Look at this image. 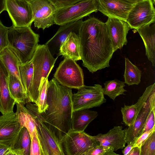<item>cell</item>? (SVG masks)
<instances>
[{"instance_id":"cell-1","label":"cell","mask_w":155,"mask_h":155,"mask_svg":"<svg viewBox=\"0 0 155 155\" xmlns=\"http://www.w3.org/2000/svg\"><path fill=\"white\" fill-rule=\"evenodd\" d=\"M79 38L84 66L92 73L110 66L114 52L105 23L94 17L83 21Z\"/></svg>"},{"instance_id":"cell-2","label":"cell","mask_w":155,"mask_h":155,"mask_svg":"<svg viewBox=\"0 0 155 155\" xmlns=\"http://www.w3.org/2000/svg\"><path fill=\"white\" fill-rule=\"evenodd\" d=\"M72 94L71 89L62 85L54 78L48 82V107L41 114L61 141L71 130Z\"/></svg>"},{"instance_id":"cell-3","label":"cell","mask_w":155,"mask_h":155,"mask_svg":"<svg viewBox=\"0 0 155 155\" xmlns=\"http://www.w3.org/2000/svg\"><path fill=\"white\" fill-rule=\"evenodd\" d=\"M39 35L31 26L8 28V47L16 55L21 64L30 61L38 45Z\"/></svg>"},{"instance_id":"cell-4","label":"cell","mask_w":155,"mask_h":155,"mask_svg":"<svg viewBox=\"0 0 155 155\" xmlns=\"http://www.w3.org/2000/svg\"><path fill=\"white\" fill-rule=\"evenodd\" d=\"M55 58L45 45H38L32 60L33 65L32 81L27 96L30 102L35 104L41 84L48 76L54 66Z\"/></svg>"},{"instance_id":"cell-5","label":"cell","mask_w":155,"mask_h":155,"mask_svg":"<svg viewBox=\"0 0 155 155\" xmlns=\"http://www.w3.org/2000/svg\"><path fill=\"white\" fill-rule=\"evenodd\" d=\"M25 107L35 121L42 155H64L61 140L46 124L36 104L29 102Z\"/></svg>"},{"instance_id":"cell-6","label":"cell","mask_w":155,"mask_h":155,"mask_svg":"<svg viewBox=\"0 0 155 155\" xmlns=\"http://www.w3.org/2000/svg\"><path fill=\"white\" fill-rule=\"evenodd\" d=\"M137 103V112L133 124L127 128L125 140L127 144L133 145L141 132L151 110L155 108V87H147Z\"/></svg>"},{"instance_id":"cell-7","label":"cell","mask_w":155,"mask_h":155,"mask_svg":"<svg viewBox=\"0 0 155 155\" xmlns=\"http://www.w3.org/2000/svg\"><path fill=\"white\" fill-rule=\"evenodd\" d=\"M98 11L97 0H82L56 10L54 24L59 25L73 22Z\"/></svg>"},{"instance_id":"cell-8","label":"cell","mask_w":155,"mask_h":155,"mask_svg":"<svg viewBox=\"0 0 155 155\" xmlns=\"http://www.w3.org/2000/svg\"><path fill=\"white\" fill-rule=\"evenodd\" d=\"M54 78L61 84L70 89H78L85 85L82 68L76 61L64 58L57 68Z\"/></svg>"},{"instance_id":"cell-9","label":"cell","mask_w":155,"mask_h":155,"mask_svg":"<svg viewBox=\"0 0 155 155\" xmlns=\"http://www.w3.org/2000/svg\"><path fill=\"white\" fill-rule=\"evenodd\" d=\"M64 155H86L99 143L84 131L71 130L61 140Z\"/></svg>"},{"instance_id":"cell-10","label":"cell","mask_w":155,"mask_h":155,"mask_svg":"<svg viewBox=\"0 0 155 155\" xmlns=\"http://www.w3.org/2000/svg\"><path fill=\"white\" fill-rule=\"evenodd\" d=\"M72 101L73 111L99 107L106 101L102 86L99 84L84 85L73 94Z\"/></svg>"},{"instance_id":"cell-11","label":"cell","mask_w":155,"mask_h":155,"mask_svg":"<svg viewBox=\"0 0 155 155\" xmlns=\"http://www.w3.org/2000/svg\"><path fill=\"white\" fill-rule=\"evenodd\" d=\"M154 4L153 0H144L135 4L126 21L131 29L136 30L144 25L155 22Z\"/></svg>"},{"instance_id":"cell-12","label":"cell","mask_w":155,"mask_h":155,"mask_svg":"<svg viewBox=\"0 0 155 155\" xmlns=\"http://www.w3.org/2000/svg\"><path fill=\"white\" fill-rule=\"evenodd\" d=\"M27 0H6V11L14 26H31L33 22L31 5Z\"/></svg>"},{"instance_id":"cell-13","label":"cell","mask_w":155,"mask_h":155,"mask_svg":"<svg viewBox=\"0 0 155 155\" xmlns=\"http://www.w3.org/2000/svg\"><path fill=\"white\" fill-rule=\"evenodd\" d=\"M35 27L44 30L54 24L56 9L48 0H30Z\"/></svg>"},{"instance_id":"cell-14","label":"cell","mask_w":155,"mask_h":155,"mask_svg":"<svg viewBox=\"0 0 155 155\" xmlns=\"http://www.w3.org/2000/svg\"><path fill=\"white\" fill-rule=\"evenodd\" d=\"M98 10L108 18L126 21L130 10L138 2L134 0H97Z\"/></svg>"},{"instance_id":"cell-15","label":"cell","mask_w":155,"mask_h":155,"mask_svg":"<svg viewBox=\"0 0 155 155\" xmlns=\"http://www.w3.org/2000/svg\"><path fill=\"white\" fill-rule=\"evenodd\" d=\"M22 127L16 112L0 116V143L12 148Z\"/></svg>"},{"instance_id":"cell-16","label":"cell","mask_w":155,"mask_h":155,"mask_svg":"<svg viewBox=\"0 0 155 155\" xmlns=\"http://www.w3.org/2000/svg\"><path fill=\"white\" fill-rule=\"evenodd\" d=\"M114 52L126 45L127 36L130 29L128 24L122 20L108 18L105 22Z\"/></svg>"},{"instance_id":"cell-17","label":"cell","mask_w":155,"mask_h":155,"mask_svg":"<svg viewBox=\"0 0 155 155\" xmlns=\"http://www.w3.org/2000/svg\"><path fill=\"white\" fill-rule=\"evenodd\" d=\"M82 20L61 25L54 35L45 44L53 56L59 55L60 48L70 34L74 32L79 35L82 23Z\"/></svg>"},{"instance_id":"cell-18","label":"cell","mask_w":155,"mask_h":155,"mask_svg":"<svg viewBox=\"0 0 155 155\" xmlns=\"http://www.w3.org/2000/svg\"><path fill=\"white\" fill-rule=\"evenodd\" d=\"M126 129L123 130L121 126H115L106 134L99 133L91 137L100 144L110 147L114 151H116L125 147Z\"/></svg>"},{"instance_id":"cell-19","label":"cell","mask_w":155,"mask_h":155,"mask_svg":"<svg viewBox=\"0 0 155 155\" xmlns=\"http://www.w3.org/2000/svg\"><path fill=\"white\" fill-rule=\"evenodd\" d=\"M9 73L0 59V112L6 114L13 112L16 101L10 94L8 87Z\"/></svg>"},{"instance_id":"cell-20","label":"cell","mask_w":155,"mask_h":155,"mask_svg":"<svg viewBox=\"0 0 155 155\" xmlns=\"http://www.w3.org/2000/svg\"><path fill=\"white\" fill-rule=\"evenodd\" d=\"M152 24V23H151ZM144 25L137 29L142 38L146 49V55L152 63L155 65V24Z\"/></svg>"},{"instance_id":"cell-21","label":"cell","mask_w":155,"mask_h":155,"mask_svg":"<svg viewBox=\"0 0 155 155\" xmlns=\"http://www.w3.org/2000/svg\"><path fill=\"white\" fill-rule=\"evenodd\" d=\"M59 55L75 61L81 60L79 35L71 32L61 45Z\"/></svg>"},{"instance_id":"cell-22","label":"cell","mask_w":155,"mask_h":155,"mask_svg":"<svg viewBox=\"0 0 155 155\" xmlns=\"http://www.w3.org/2000/svg\"><path fill=\"white\" fill-rule=\"evenodd\" d=\"M96 111L89 109L73 111L71 121V130L76 132L84 131L88 124L98 116Z\"/></svg>"},{"instance_id":"cell-23","label":"cell","mask_w":155,"mask_h":155,"mask_svg":"<svg viewBox=\"0 0 155 155\" xmlns=\"http://www.w3.org/2000/svg\"><path fill=\"white\" fill-rule=\"evenodd\" d=\"M8 83L11 95L16 102L24 105L30 102L20 81L17 77L9 74Z\"/></svg>"},{"instance_id":"cell-24","label":"cell","mask_w":155,"mask_h":155,"mask_svg":"<svg viewBox=\"0 0 155 155\" xmlns=\"http://www.w3.org/2000/svg\"><path fill=\"white\" fill-rule=\"evenodd\" d=\"M0 59L9 74L16 76L20 81L18 65L21 63L16 55L8 46L0 52Z\"/></svg>"},{"instance_id":"cell-25","label":"cell","mask_w":155,"mask_h":155,"mask_svg":"<svg viewBox=\"0 0 155 155\" xmlns=\"http://www.w3.org/2000/svg\"><path fill=\"white\" fill-rule=\"evenodd\" d=\"M31 141V137L28 130L23 127L12 147L14 155H29Z\"/></svg>"},{"instance_id":"cell-26","label":"cell","mask_w":155,"mask_h":155,"mask_svg":"<svg viewBox=\"0 0 155 155\" xmlns=\"http://www.w3.org/2000/svg\"><path fill=\"white\" fill-rule=\"evenodd\" d=\"M15 104L16 106V113L18 121L22 127L27 129L31 137L36 130L35 121L24 105L18 102Z\"/></svg>"},{"instance_id":"cell-27","label":"cell","mask_w":155,"mask_h":155,"mask_svg":"<svg viewBox=\"0 0 155 155\" xmlns=\"http://www.w3.org/2000/svg\"><path fill=\"white\" fill-rule=\"evenodd\" d=\"M124 82L115 79L106 81L104 84V87H102L104 95H106L114 101L116 98L120 95L125 94L127 91L124 87Z\"/></svg>"},{"instance_id":"cell-28","label":"cell","mask_w":155,"mask_h":155,"mask_svg":"<svg viewBox=\"0 0 155 155\" xmlns=\"http://www.w3.org/2000/svg\"><path fill=\"white\" fill-rule=\"evenodd\" d=\"M18 68L20 81L27 95L33 75V65L32 59L25 64L20 63L18 65Z\"/></svg>"},{"instance_id":"cell-29","label":"cell","mask_w":155,"mask_h":155,"mask_svg":"<svg viewBox=\"0 0 155 155\" xmlns=\"http://www.w3.org/2000/svg\"><path fill=\"white\" fill-rule=\"evenodd\" d=\"M141 71L132 64L127 58H125V70L124 77V82L128 86L138 85L140 82Z\"/></svg>"},{"instance_id":"cell-30","label":"cell","mask_w":155,"mask_h":155,"mask_svg":"<svg viewBox=\"0 0 155 155\" xmlns=\"http://www.w3.org/2000/svg\"><path fill=\"white\" fill-rule=\"evenodd\" d=\"M48 82V78H47L41 84L38 98L35 103L38 110L40 114L45 112L48 107L47 99Z\"/></svg>"},{"instance_id":"cell-31","label":"cell","mask_w":155,"mask_h":155,"mask_svg":"<svg viewBox=\"0 0 155 155\" xmlns=\"http://www.w3.org/2000/svg\"><path fill=\"white\" fill-rule=\"evenodd\" d=\"M137 107L136 103L129 106L124 104V106L121 107L123 121L128 127L133 124L137 113Z\"/></svg>"},{"instance_id":"cell-32","label":"cell","mask_w":155,"mask_h":155,"mask_svg":"<svg viewBox=\"0 0 155 155\" xmlns=\"http://www.w3.org/2000/svg\"><path fill=\"white\" fill-rule=\"evenodd\" d=\"M140 155H155V131L142 145Z\"/></svg>"},{"instance_id":"cell-33","label":"cell","mask_w":155,"mask_h":155,"mask_svg":"<svg viewBox=\"0 0 155 155\" xmlns=\"http://www.w3.org/2000/svg\"><path fill=\"white\" fill-rule=\"evenodd\" d=\"M110 147L98 144L91 149L86 155H118Z\"/></svg>"},{"instance_id":"cell-34","label":"cell","mask_w":155,"mask_h":155,"mask_svg":"<svg viewBox=\"0 0 155 155\" xmlns=\"http://www.w3.org/2000/svg\"><path fill=\"white\" fill-rule=\"evenodd\" d=\"M30 155H42L41 148L36 130L30 137Z\"/></svg>"},{"instance_id":"cell-35","label":"cell","mask_w":155,"mask_h":155,"mask_svg":"<svg viewBox=\"0 0 155 155\" xmlns=\"http://www.w3.org/2000/svg\"><path fill=\"white\" fill-rule=\"evenodd\" d=\"M8 28L5 26L0 20V52L8 46Z\"/></svg>"},{"instance_id":"cell-36","label":"cell","mask_w":155,"mask_h":155,"mask_svg":"<svg viewBox=\"0 0 155 155\" xmlns=\"http://www.w3.org/2000/svg\"><path fill=\"white\" fill-rule=\"evenodd\" d=\"M155 108L151 110L139 136L143 133L150 130L155 127Z\"/></svg>"},{"instance_id":"cell-37","label":"cell","mask_w":155,"mask_h":155,"mask_svg":"<svg viewBox=\"0 0 155 155\" xmlns=\"http://www.w3.org/2000/svg\"><path fill=\"white\" fill-rule=\"evenodd\" d=\"M55 7L56 9L73 5L82 0H48Z\"/></svg>"},{"instance_id":"cell-38","label":"cell","mask_w":155,"mask_h":155,"mask_svg":"<svg viewBox=\"0 0 155 155\" xmlns=\"http://www.w3.org/2000/svg\"><path fill=\"white\" fill-rule=\"evenodd\" d=\"M154 131L155 127L141 134L135 140L133 144V146H137L140 147L142 145Z\"/></svg>"},{"instance_id":"cell-39","label":"cell","mask_w":155,"mask_h":155,"mask_svg":"<svg viewBox=\"0 0 155 155\" xmlns=\"http://www.w3.org/2000/svg\"><path fill=\"white\" fill-rule=\"evenodd\" d=\"M0 155H14L12 148L0 143Z\"/></svg>"},{"instance_id":"cell-40","label":"cell","mask_w":155,"mask_h":155,"mask_svg":"<svg viewBox=\"0 0 155 155\" xmlns=\"http://www.w3.org/2000/svg\"><path fill=\"white\" fill-rule=\"evenodd\" d=\"M128 155H140V147L133 146Z\"/></svg>"},{"instance_id":"cell-41","label":"cell","mask_w":155,"mask_h":155,"mask_svg":"<svg viewBox=\"0 0 155 155\" xmlns=\"http://www.w3.org/2000/svg\"><path fill=\"white\" fill-rule=\"evenodd\" d=\"M133 147V145L131 143L127 144V146L122 150L123 154L124 155H128Z\"/></svg>"},{"instance_id":"cell-42","label":"cell","mask_w":155,"mask_h":155,"mask_svg":"<svg viewBox=\"0 0 155 155\" xmlns=\"http://www.w3.org/2000/svg\"><path fill=\"white\" fill-rule=\"evenodd\" d=\"M6 10V0H0V14Z\"/></svg>"},{"instance_id":"cell-43","label":"cell","mask_w":155,"mask_h":155,"mask_svg":"<svg viewBox=\"0 0 155 155\" xmlns=\"http://www.w3.org/2000/svg\"><path fill=\"white\" fill-rule=\"evenodd\" d=\"M134 0L136 1H137L138 2H139L142 1H143V0Z\"/></svg>"},{"instance_id":"cell-44","label":"cell","mask_w":155,"mask_h":155,"mask_svg":"<svg viewBox=\"0 0 155 155\" xmlns=\"http://www.w3.org/2000/svg\"><path fill=\"white\" fill-rule=\"evenodd\" d=\"M154 4H155V0H153Z\"/></svg>"},{"instance_id":"cell-45","label":"cell","mask_w":155,"mask_h":155,"mask_svg":"<svg viewBox=\"0 0 155 155\" xmlns=\"http://www.w3.org/2000/svg\"><path fill=\"white\" fill-rule=\"evenodd\" d=\"M28 0V1H29L30 0Z\"/></svg>"}]
</instances>
